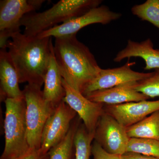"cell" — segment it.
Masks as SVG:
<instances>
[{"instance_id": "cell-14", "label": "cell", "mask_w": 159, "mask_h": 159, "mask_svg": "<svg viewBox=\"0 0 159 159\" xmlns=\"http://www.w3.org/2000/svg\"><path fill=\"white\" fill-rule=\"evenodd\" d=\"M132 57H139L144 60L145 70L159 69V49L154 48L153 43L150 38L141 42L128 40L126 47L117 53L114 61L120 62L125 58L129 59Z\"/></svg>"}, {"instance_id": "cell-5", "label": "cell", "mask_w": 159, "mask_h": 159, "mask_svg": "<svg viewBox=\"0 0 159 159\" xmlns=\"http://www.w3.org/2000/svg\"><path fill=\"white\" fill-rule=\"evenodd\" d=\"M41 87L28 84L23 90L26 102L27 140L31 149H39L43 129L55 107L45 99Z\"/></svg>"}, {"instance_id": "cell-24", "label": "cell", "mask_w": 159, "mask_h": 159, "mask_svg": "<svg viewBox=\"0 0 159 159\" xmlns=\"http://www.w3.org/2000/svg\"><path fill=\"white\" fill-rule=\"evenodd\" d=\"M15 159H50L48 152L43 153L39 149H31L25 154Z\"/></svg>"}, {"instance_id": "cell-20", "label": "cell", "mask_w": 159, "mask_h": 159, "mask_svg": "<svg viewBox=\"0 0 159 159\" xmlns=\"http://www.w3.org/2000/svg\"><path fill=\"white\" fill-rule=\"evenodd\" d=\"M132 13L153 25L159 31V0H147L131 8Z\"/></svg>"}, {"instance_id": "cell-11", "label": "cell", "mask_w": 159, "mask_h": 159, "mask_svg": "<svg viewBox=\"0 0 159 159\" xmlns=\"http://www.w3.org/2000/svg\"><path fill=\"white\" fill-rule=\"evenodd\" d=\"M62 84L66 93L63 101L77 113L87 129L89 132L95 133L99 118L104 113V104L89 100L63 78Z\"/></svg>"}, {"instance_id": "cell-4", "label": "cell", "mask_w": 159, "mask_h": 159, "mask_svg": "<svg viewBox=\"0 0 159 159\" xmlns=\"http://www.w3.org/2000/svg\"><path fill=\"white\" fill-rule=\"evenodd\" d=\"M4 119L5 145L1 159H15L31 150L27 140L25 97L8 98Z\"/></svg>"}, {"instance_id": "cell-16", "label": "cell", "mask_w": 159, "mask_h": 159, "mask_svg": "<svg viewBox=\"0 0 159 159\" xmlns=\"http://www.w3.org/2000/svg\"><path fill=\"white\" fill-rule=\"evenodd\" d=\"M44 84L43 92L45 99L56 107L63 100L66 93L62 84V77L54 56V45L51 50Z\"/></svg>"}, {"instance_id": "cell-22", "label": "cell", "mask_w": 159, "mask_h": 159, "mask_svg": "<svg viewBox=\"0 0 159 159\" xmlns=\"http://www.w3.org/2000/svg\"><path fill=\"white\" fill-rule=\"evenodd\" d=\"M135 89L149 98L159 97V69L145 79L137 82Z\"/></svg>"}, {"instance_id": "cell-3", "label": "cell", "mask_w": 159, "mask_h": 159, "mask_svg": "<svg viewBox=\"0 0 159 159\" xmlns=\"http://www.w3.org/2000/svg\"><path fill=\"white\" fill-rule=\"evenodd\" d=\"M102 2L101 0H61L46 11L26 14L21 21V25L25 28L24 34L37 36L59 23L62 24L84 14Z\"/></svg>"}, {"instance_id": "cell-23", "label": "cell", "mask_w": 159, "mask_h": 159, "mask_svg": "<svg viewBox=\"0 0 159 159\" xmlns=\"http://www.w3.org/2000/svg\"><path fill=\"white\" fill-rule=\"evenodd\" d=\"M92 155L93 159H122L121 155L112 154L106 151L95 141L92 144Z\"/></svg>"}, {"instance_id": "cell-7", "label": "cell", "mask_w": 159, "mask_h": 159, "mask_svg": "<svg viewBox=\"0 0 159 159\" xmlns=\"http://www.w3.org/2000/svg\"><path fill=\"white\" fill-rule=\"evenodd\" d=\"M122 16L121 13L111 11L108 6L102 5L90 9L80 16L43 31L37 36L57 38L75 35L80 30L89 25L95 24L107 25L119 19Z\"/></svg>"}, {"instance_id": "cell-13", "label": "cell", "mask_w": 159, "mask_h": 159, "mask_svg": "<svg viewBox=\"0 0 159 159\" xmlns=\"http://www.w3.org/2000/svg\"><path fill=\"white\" fill-rule=\"evenodd\" d=\"M133 81L92 92L85 97L91 101L107 105H116L139 102L150 98L135 89L137 82Z\"/></svg>"}, {"instance_id": "cell-19", "label": "cell", "mask_w": 159, "mask_h": 159, "mask_svg": "<svg viewBox=\"0 0 159 159\" xmlns=\"http://www.w3.org/2000/svg\"><path fill=\"white\" fill-rule=\"evenodd\" d=\"M95 133H90L84 124H80L75 136V159H89L92 154V142Z\"/></svg>"}, {"instance_id": "cell-17", "label": "cell", "mask_w": 159, "mask_h": 159, "mask_svg": "<svg viewBox=\"0 0 159 159\" xmlns=\"http://www.w3.org/2000/svg\"><path fill=\"white\" fill-rule=\"evenodd\" d=\"M126 131L130 138L152 139L159 141V110L127 127Z\"/></svg>"}, {"instance_id": "cell-6", "label": "cell", "mask_w": 159, "mask_h": 159, "mask_svg": "<svg viewBox=\"0 0 159 159\" xmlns=\"http://www.w3.org/2000/svg\"><path fill=\"white\" fill-rule=\"evenodd\" d=\"M43 0L0 1V48L7 49L9 38L20 32L21 21L26 14L39 9Z\"/></svg>"}, {"instance_id": "cell-8", "label": "cell", "mask_w": 159, "mask_h": 159, "mask_svg": "<svg viewBox=\"0 0 159 159\" xmlns=\"http://www.w3.org/2000/svg\"><path fill=\"white\" fill-rule=\"evenodd\" d=\"M77 114L63 100L55 107L43 129L39 149L43 153H48L65 138Z\"/></svg>"}, {"instance_id": "cell-10", "label": "cell", "mask_w": 159, "mask_h": 159, "mask_svg": "<svg viewBox=\"0 0 159 159\" xmlns=\"http://www.w3.org/2000/svg\"><path fill=\"white\" fill-rule=\"evenodd\" d=\"M135 64V62L128 61L119 67L101 69L97 76L86 87L83 95L85 96L94 91L111 88L126 83L141 81L151 75L152 72L143 73L133 70L132 66Z\"/></svg>"}, {"instance_id": "cell-1", "label": "cell", "mask_w": 159, "mask_h": 159, "mask_svg": "<svg viewBox=\"0 0 159 159\" xmlns=\"http://www.w3.org/2000/svg\"><path fill=\"white\" fill-rule=\"evenodd\" d=\"M11 38L7 48L20 83L42 87L54 45L52 38L27 36L20 32Z\"/></svg>"}, {"instance_id": "cell-2", "label": "cell", "mask_w": 159, "mask_h": 159, "mask_svg": "<svg viewBox=\"0 0 159 159\" xmlns=\"http://www.w3.org/2000/svg\"><path fill=\"white\" fill-rule=\"evenodd\" d=\"M76 35L55 38L54 51L63 79L82 94L101 68L89 48Z\"/></svg>"}, {"instance_id": "cell-15", "label": "cell", "mask_w": 159, "mask_h": 159, "mask_svg": "<svg viewBox=\"0 0 159 159\" xmlns=\"http://www.w3.org/2000/svg\"><path fill=\"white\" fill-rule=\"evenodd\" d=\"M1 99H19L24 97L20 89L19 79L16 70L6 49L0 51Z\"/></svg>"}, {"instance_id": "cell-9", "label": "cell", "mask_w": 159, "mask_h": 159, "mask_svg": "<svg viewBox=\"0 0 159 159\" xmlns=\"http://www.w3.org/2000/svg\"><path fill=\"white\" fill-rule=\"evenodd\" d=\"M130 139L126 128L113 117L104 112L99 118L94 134V141L106 151L122 156L126 152Z\"/></svg>"}, {"instance_id": "cell-25", "label": "cell", "mask_w": 159, "mask_h": 159, "mask_svg": "<svg viewBox=\"0 0 159 159\" xmlns=\"http://www.w3.org/2000/svg\"><path fill=\"white\" fill-rule=\"evenodd\" d=\"M121 157L122 159H159L156 157L132 152H126Z\"/></svg>"}, {"instance_id": "cell-12", "label": "cell", "mask_w": 159, "mask_h": 159, "mask_svg": "<svg viewBox=\"0 0 159 159\" xmlns=\"http://www.w3.org/2000/svg\"><path fill=\"white\" fill-rule=\"evenodd\" d=\"M104 112L127 128L142 121L159 110V99L155 101L143 100L116 105L104 104Z\"/></svg>"}, {"instance_id": "cell-21", "label": "cell", "mask_w": 159, "mask_h": 159, "mask_svg": "<svg viewBox=\"0 0 159 159\" xmlns=\"http://www.w3.org/2000/svg\"><path fill=\"white\" fill-rule=\"evenodd\" d=\"M126 152H132L159 158V141L154 139L130 138Z\"/></svg>"}, {"instance_id": "cell-18", "label": "cell", "mask_w": 159, "mask_h": 159, "mask_svg": "<svg viewBox=\"0 0 159 159\" xmlns=\"http://www.w3.org/2000/svg\"><path fill=\"white\" fill-rule=\"evenodd\" d=\"M81 120L79 116L74 119L65 138L49 150L50 159H75L74 136Z\"/></svg>"}]
</instances>
